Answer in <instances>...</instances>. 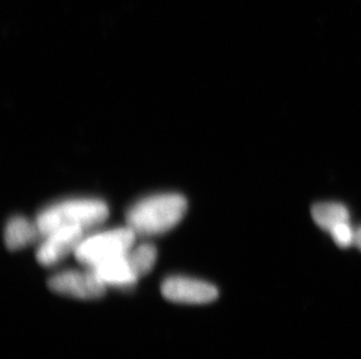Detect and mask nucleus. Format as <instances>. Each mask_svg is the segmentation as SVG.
<instances>
[{"mask_svg":"<svg viewBox=\"0 0 361 359\" xmlns=\"http://www.w3.org/2000/svg\"><path fill=\"white\" fill-rule=\"evenodd\" d=\"M188 211V201L177 193L156 194L133 204L126 225L137 236H157L177 227Z\"/></svg>","mask_w":361,"mask_h":359,"instance_id":"obj_1","label":"nucleus"},{"mask_svg":"<svg viewBox=\"0 0 361 359\" xmlns=\"http://www.w3.org/2000/svg\"><path fill=\"white\" fill-rule=\"evenodd\" d=\"M109 217V208L96 199H72L48 206L35 218L41 236L60 227H80L85 232L94 230Z\"/></svg>","mask_w":361,"mask_h":359,"instance_id":"obj_2","label":"nucleus"},{"mask_svg":"<svg viewBox=\"0 0 361 359\" xmlns=\"http://www.w3.org/2000/svg\"><path fill=\"white\" fill-rule=\"evenodd\" d=\"M137 234L128 225L111 230L85 236L76 248L75 257L87 268L121 257L131 250L136 243Z\"/></svg>","mask_w":361,"mask_h":359,"instance_id":"obj_3","label":"nucleus"},{"mask_svg":"<svg viewBox=\"0 0 361 359\" xmlns=\"http://www.w3.org/2000/svg\"><path fill=\"white\" fill-rule=\"evenodd\" d=\"M48 287L56 294L80 300L102 298L106 291V286L90 268L87 271L67 270L54 275L48 280Z\"/></svg>","mask_w":361,"mask_h":359,"instance_id":"obj_4","label":"nucleus"},{"mask_svg":"<svg viewBox=\"0 0 361 359\" xmlns=\"http://www.w3.org/2000/svg\"><path fill=\"white\" fill-rule=\"evenodd\" d=\"M164 298L184 305H206L215 301L219 296L218 288L199 279L173 275L161 284Z\"/></svg>","mask_w":361,"mask_h":359,"instance_id":"obj_5","label":"nucleus"},{"mask_svg":"<svg viewBox=\"0 0 361 359\" xmlns=\"http://www.w3.org/2000/svg\"><path fill=\"white\" fill-rule=\"evenodd\" d=\"M85 231L80 227H60L42 237L37 250V260L46 267H51L63 260L71 253H75Z\"/></svg>","mask_w":361,"mask_h":359,"instance_id":"obj_6","label":"nucleus"},{"mask_svg":"<svg viewBox=\"0 0 361 359\" xmlns=\"http://www.w3.org/2000/svg\"><path fill=\"white\" fill-rule=\"evenodd\" d=\"M128 253L96 265L94 267H90V270L106 287L110 286L123 289L133 287L140 279L137 278L131 267Z\"/></svg>","mask_w":361,"mask_h":359,"instance_id":"obj_7","label":"nucleus"},{"mask_svg":"<svg viewBox=\"0 0 361 359\" xmlns=\"http://www.w3.org/2000/svg\"><path fill=\"white\" fill-rule=\"evenodd\" d=\"M42 238L38 225L24 216H14L7 222L4 231V241L11 251L27 248Z\"/></svg>","mask_w":361,"mask_h":359,"instance_id":"obj_8","label":"nucleus"},{"mask_svg":"<svg viewBox=\"0 0 361 359\" xmlns=\"http://www.w3.org/2000/svg\"><path fill=\"white\" fill-rule=\"evenodd\" d=\"M311 214L318 227L326 231H331L339 224L346 223L350 218V214L345 206L334 202H323L314 204Z\"/></svg>","mask_w":361,"mask_h":359,"instance_id":"obj_9","label":"nucleus"},{"mask_svg":"<svg viewBox=\"0 0 361 359\" xmlns=\"http://www.w3.org/2000/svg\"><path fill=\"white\" fill-rule=\"evenodd\" d=\"M131 267L137 278L140 279L149 275L157 261V248L151 244H140L133 246L128 253Z\"/></svg>","mask_w":361,"mask_h":359,"instance_id":"obj_10","label":"nucleus"},{"mask_svg":"<svg viewBox=\"0 0 361 359\" xmlns=\"http://www.w3.org/2000/svg\"><path fill=\"white\" fill-rule=\"evenodd\" d=\"M330 232L336 244L339 245L341 248H348L350 245L355 244V232L348 222L334 227Z\"/></svg>","mask_w":361,"mask_h":359,"instance_id":"obj_11","label":"nucleus"},{"mask_svg":"<svg viewBox=\"0 0 361 359\" xmlns=\"http://www.w3.org/2000/svg\"><path fill=\"white\" fill-rule=\"evenodd\" d=\"M355 244L361 250V227L355 231Z\"/></svg>","mask_w":361,"mask_h":359,"instance_id":"obj_12","label":"nucleus"}]
</instances>
